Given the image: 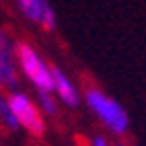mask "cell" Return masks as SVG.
<instances>
[{
    "label": "cell",
    "instance_id": "2",
    "mask_svg": "<svg viewBox=\"0 0 146 146\" xmlns=\"http://www.w3.org/2000/svg\"><path fill=\"white\" fill-rule=\"evenodd\" d=\"M15 54H17V62H19V66H21L23 74L33 82L35 89L43 91V93H54L52 66H47L41 60V56L35 52V47L25 43V41H21V43H17Z\"/></svg>",
    "mask_w": 146,
    "mask_h": 146
},
{
    "label": "cell",
    "instance_id": "7",
    "mask_svg": "<svg viewBox=\"0 0 146 146\" xmlns=\"http://www.w3.org/2000/svg\"><path fill=\"white\" fill-rule=\"evenodd\" d=\"M0 121H2L8 130H19L21 125H19L15 113L11 109V103H8V97L0 93Z\"/></svg>",
    "mask_w": 146,
    "mask_h": 146
},
{
    "label": "cell",
    "instance_id": "6",
    "mask_svg": "<svg viewBox=\"0 0 146 146\" xmlns=\"http://www.w3.org/2000/svg\"><path fill=\"white\" fill-rule=\"evenodd\" d=\"M52 76H54V93L60 97V101L68 107H72V109L78 107L80 105V95L76 91V86L72 84V80L66 76V72L52 66Z\"/></svg>",
    "mask_w": 146,
    "mask_h": 146
},
{
    "label": "cell",
    "instance_id": "1",
    "mask_svg": "<svg viewBox=\"0 0 146 146\" xmlns=\"http://www.w3.org/2000/svg\"><path fill=\"white\" fill-rule=\"evenodd\" d=\"M84 101H86V105H89V109H91L113 134L121 136V134H125V130L130 128L128 111L121 107V103H117L115 99H111L109 95H105L101 89H95V86L86 89Z\"/></svg>",
    "mask_w": 146,
    "mask_h": 146
},
{
    "label": "cell",
    "instance_id": "4",
    "mask_svg": "<svg viewBox=\"0 0 146 146\" xmlns=\"http://www.w3.org/2000/svg\"><path fill=\"white\" fill-rule=\"evenodd\" d=\"M15 45L2 29H0V89H15L19 82L15 66Z\"/></svg>",
    "mask_w": 146,
    "mask_h": 146
},
{
    "label": "cell",
    "instance_id": "8",
    "mask_svg": "<svg viewBox=\"0 0 146 146\" xmlns=\"http://www.w3.org/2000/svg\"><path fill=\"white\" fill-rule=\"evenodd\" d=\"M37 101H39L41 113H47V115H56L58 113V105H56V99L52 97V93L37 91Z\"/></svg>",
    "mask_w": 146,
    "mask_h": 146
},
{
    "label": "cell",
    "instance_id": "9",
    "mask_svg": "<svg viewBox=\"0 0 146 146\" xmlns=\"http://www.w3.org/2000/svg\"><path fill=\"white\" fill-rule=\"evenodd\" d=\"M91 146H109V142H107V138H105V136L97 134V136H93V140H91Z\"/></svg>",
    "mask_w": 146,
    "mask_h": 146
},
{
    "label": "cell",
    "instance_id": "10",
    "mask_svg": "<svg viewBox=\"0 0 146 146\" xmlns=\"http://www.w3.org/2000/svg\"><path fill=\"white\" fill-rule=\"evenodd\" d=\"M115 146H125V144H121V142H119V144H115Z\"/></svg>",
    "mask_w": 146,
    "mask_h": 146
},
{
    "label": "cell",
    "instance_id": "3",
    "mask_svg": "<svg viewBox=\"0 0 146 146\" xmlns=\"http://www.w3.org/2000/svg\"><path fill=\"white\" fill-rule=\"evenodd\" d=\"M6 97H8V103H11V109L15 113L19 125L25 128L31 136H35V138H41L43 132H45V121H43L39 105L33 103L21 91H13L11 95H6Z\"/></svg>",
    "mask_w": 146,
    "mask_h": 146
},
{
    "label": "cell",
    "instance_id": "5",
    "mask_svg": "<svg viewBox=\"0 0 146 146\" xmlns=\"http://www.w3.org/2000/svg\"><path fill=\"white\" fill-rule=\"evenodd\" d=\"M17 4L29 21L41 25L45 31H54L56 29V25H58L56 13L47 0H17Z\"/></svg>",
    "mask_w": 146,
    "mask_h": 146
}]
</instances>
